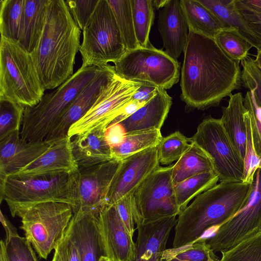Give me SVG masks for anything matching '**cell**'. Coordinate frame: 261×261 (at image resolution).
I'll return each mask as SVG.
<instances>
[{"instance_id":"cell-13","label":"cell","mask_w":261,"mask_h":261,"mask_svg":"<svg viewBox=\"0 0 261 261\" xmlns=\"http://www.w3.org/2000/svg\"><path fill=\"white\" fill-rule=\"evenodd\" d=\"M121 161L113 160L72 173L73 212L99 213L107 205L112 180Z\"/></svg>"},{"instance_id":"cell-51","label":"cell","mask_w":261,"mask_h":261,"mask_svg":"<svg viewBox=\"0 0 261 261\" xmlns=\"http://www.w3.org/2000/svg\"><path fill=\"white\" fill-rule=\"evenodd\" d=\"M1 221L5 230L6 237L18 234L17 229L1 211Z\"/></svg>"},{"instance_id":"cell-50","label":"cell","mask_w":261,"mask_h":261,"mask_svg":"<svg viewBox=\"0 0 261 261\" xmlns=\"http://www.w3.org/2000/svg\"><path fill=\"white\" fill-rule=\"evenodd\" d=\"M157 87L142 85L133 94L132 100L147 102L155 94Z\"/></svg>"},{"instance_id":"cell-12","label":"cell","mask_w":261,"mask_h":261,"mask_svg":"<svg viewBox=\"0 0 261 261\" xmlns=\"http://www.w3.org/2000/svg\"><path fill=\"white\" fill-rule=\"evenodd\" d=\"M172 167H160L134 193L133 200L143 223L177 216L181 212L175 195Z\"/></svg>"},{"instance_id":"cell-31","label":"cell","mask_w":261,"mask_h":261,"mask_svg":"<svg viewBox=\"0 0 261 261\" xmlns=\"http://www.w3.org/2000/svg\"><path fill=\"white\" fill-rule=\"evenodd\" d=\"M219 178L215 171L197 174L174 184L176 201L182 212L189 202L199 194L215 186Z\"/></svg>"},{"instance_id":"cell-5","label":"cell","mask_w":261,"mask_h":261,"mask_svg":"<svg viewBox=\"0 0 261 261\" xmlns=\"http://www.w3.org/2000/svg\"><path fill=\"white\" fill-rule=\"evenodd\" d=\"M44 91L31 55L18 42L1 37L0 99L32 107L39 102Z\"/></svg>"},{"instance_id":"cell-24","label":"cell","mask_w":261,"mask_h":261,"mask_svg":"<svg viewBox=\"0 0 261 261\" xmlns=\"http://www.w3.org/2000/svg\"><path fill=\"white\" fill-rule=\"evenodd\" d=\"M106 127L100 126L71 138L72 153L79 168L113 160L111 147L105 138Z\"/></svg>"},{"instance_id":"cell-57","label":"cell","mask_w":261,"mask_h":261,"mask_svg":"<svg viewBox=\"0 0 261 261\" xmlns=\"http://www.w3.org/2000/svg\"><path fill=\"white\" fill-rule=\"evenodd\" d=\"M160 261H162V260H161Z\"/></svg>"},{"instance_id":"cell-36","label":"cell","mask_w":261,"mask_h":261,"mask_svg":"<svg viewBox=\"0 0 261 261\" xmlns=\"http://www.w3.org/2000/svg\"><path fill=\"white\" fill-rule=\"evenodd\" d=\"M214 39L228 57L239 63L248 56L249 51L252 47L246 39L232 29L221 30Z\"/></svg>"},{"instance_id":"cell-30","label":"cell","mask_w":261,"mask_h":261,"mask_svg":"<svg viewBox=\"0 0 261 261\" xmlns=\"http://www.w3.org/2000/svg\"><path fill=\"white\" fill-rule=\"evenodd\" d=\"M162 138L161 130L152 129L127 133L121 144L111 148L113 160L121 161L137 153L157 147Z\"/></svg>"},{"instance_id":"cell-34","label":"cell","mask_w":261,"mask_h":261,"mask_svg":"<svg viewBox=\"0 0 261 261\" xmlns=\"http://www.w3.org/2000/svg\"><path fill=\"white\" fill-rule=\"evenodd\" d=\"M206 239L201 238L180 248L166 249L162 254V261H220Z\"/></svg>"},{"instance_id":"cell-20","label":"cell","mask_w":261,"mask_h":261,"mask_svg":"<svg viewBox=\"0 0 261 261\" xmlns=\"http://www.w3.org/2000/svg\"><path fill=\"white\" fill-rule=\"evenodd\" d=\"M99 213L77 211L73 213L67 231L81 261H99L106 257L97 217Z\"/></svg>"},{"instance_id":"cell-23","label":"cell","mask_w":261,"mask_h":261,"mask_svg":"<svg viewBox=\"0 0 261 261\" xmlns=\"http://www.w3.org/2000/svg\"><path fill=\"white\" fill-rule=\"evenodd\" d=\"M172 103V98L164 89L157 87L154 95L143 107L121 123L126 133L161 130Z\"/></svg>"},{"instance_id":"cell-43","label":"cell","mask_w":261,"mask_h":261,"mask_svg":"<svg viewBox=\"0 0 261 261\" xmlns=\"http://www.w3.org/2000/svg\"><path fill=\"white\" fill-rule=\"evenodd\" d=\"M133 195L121 198L114 205L128 231L133 238L136 229L143 223V219L136 207Z\"/></svg>"},{"instance_id":"cell-2","label":"cell","mask_w":261,"mask_h":261,"mask_svg":"<svg viewBox=\"0 0 261 261\" xmlns=\"http://www.w3.org/2000/svg\"><path fill=\"white\" fill-rule=\"evenodd\" d=\"M80 35L66 1L49 0L42 33L30 54L45 90L57 88L73 74Z\"/></svg>"},{"instance_id":"cell-46","label":"cell","mask_w":261,"mask_h":261,"mask_svg":"<svg viewBox=\"0 0 261 261\" xmlns=\"http://www.w3.org/2000/svg\"><path fill=\"white\" fill-rule=\"evenodd\" d=\"M54 250L51 261H81L79 252L67 229Z\"/></svg>"},{"instance_id":"cell-37","label":"cell","mask_w":261,"mask_h":261,"mask_svg":"<svg viewBox=\"0 0 261 261\" xmlns=\"http://www.w3.org/2000/svg\"><path fill=\"white\" fill-rule=\"evenodd\" d=\"M221 253L220 261H261V229Z\"/></svg>"},{"instance_id":"cell-9","label":"cell","mask_w":261,"mask_h":261,"mask_svg":"<svg viewBox=\"0 0 261 261\" xmlns=\"http://www.w3.org/2000/svg\"><path fill=\"white\" fill-rule=\"evenodd\" d=\"M114 64L119 77L143 85L166 90L179 79L180 63L152 45L127 50Z\"/></svg>"},{"instance_id":"cell-29","label":"cell","mask_w":261,"mask_h":261,"mask_svg":"<svg viewBox=\"0 0 261 261\" xmlns=\"http://www.w3.org/2000/svg\"><path fill=\"white\" fill-rule=\"evenodd\" d=\"M214 171L209 156L197 144L192 142L189 149L173 165L172 179L173 184L201 173Z\"/></svg>"},{"instance_id":"cell-55","label":"cell","mask_w":261,"mask_h":261,"mask_svg":"<svg viewBox=\"0 0 261 261\" xmlns=\"http://www.w3.org/2000/svg\"><path fill=\"white\" fill-rule=\"evenodd\" d=\"M99 261H111V260L109 258H108L107 257L102 256L101 257Z\"/></svg>"},{"instance_id":"cell-53","label":"cell","mask_w":261,"mask_h":261,"mask_svg":"<svg viewBox=\"0 0 261 261\" xmlns=\"http://www.w3.org/2000/svg\"><path fill=\"white\" fill-rule=\"evenodd\" d=\"M169 0H156L153 1L154 8L156 9L163 8L167 4Z\"/></svg>"},{"instance_id":"cell-42","label":"cell","mask_w":261,"mask_h":261,"mask_svg":"<svg viewBox=\"0 0 261 261\" xmlns=\"http://www.w3.org/2000/svg\"><path fill=\"white\" fill-rule=\"evenodd\" d=\"M246 128V145L244 159V182L251 183L256 170L261 168V159L255 150L251 133V121L249 113L246 110L244 114Z\"/></svg>"},{"instance_id":"cell-48","label":"cell","mask_w":261,"mask_h":261,"mask_svg":"<svg viewBox=\"0 0 261 261\" xmlns=\"http://www.w3.org/2000/svg\"><path fill=\"white\" fill-rule=\"evenodd\" d=\"M126 134L125 128L121 123H113L107 127L105 138L112 148L121 144L124 141Z\"/></svg>"},{"instance_id":"cell-28","label":"cell","mask_w":261,"mask_h":261,"mask_svg":"<svg viewBox=\"0 0 261 261\" xmlns=\"http://www.w3.org/2000/svg\"><path fill=\"white\" fill-rule=\"evenodd\" d=\"M189 31L214 38L225 28L215 15L198 0H180Z\"/></svg>"},{"instance_id":"cell-18","label":"cell","mask_w":261,"mask_h":261,"mask_svg":"<svg viewBox=\"0 0 261 261\" xmlns=\"http://www.w3.org/2000/svg\"><path fill=\"white\" fill-rule=\"evenodd\" d=\"M79 166L73 156L71 138L68 136L55 141L49 148L33 162L12 175L35 177L71 174Z\"/></svg>"},{"instance_id":"cell-6","label":"cell","mask_w":261,"mask_h":261,"mask_svg":"<svg viewBox=\"0 0 261 261\" xmlns=\"http://www.w3.org/2000/svg\"><path fill=\"white\" fill-rule=\"evenodd\" d=\"M73 215L69 204L56 201L36 203L16 210L20 227L38 256L46 259L63 238Z\"/></svg>"},{"instance_id":"cell-39","label":"cell","mask_w":261,"mask_h":261,"mask_svg":"<svg viewBox=\"0 0 261 261\" xmlns=\"http://www.w3.org/2000/svg\"><path fill=\"white\" fill-rule=\"evenodd\" d=\"M25 107L15 102L0 99V140L21 128Z\"/></svg>"},{"instance_id":"cell-54","label":"cell","mask_w":261,"mask_h":261,"mask_svg":"<svg viewBox=\"0 0 261 261\" xmlns=\"http://www.w3.org/2000/svg\"><path fill=\"white\" fill-rule=\"evenodd\" d=\"M255 61L257 65L261 69V49L257 50V55Z\"/></svg>"},{"instance_id":"cell-17","label":"cell","mask_w":261,"mask_h":261,"mask_svg":"<svg viewBox=\"0 0 261 261\" xmlns=\"http://www.w3.org/2000/svg\"><path fill=\"white\" fill-rule=\"evenodd\" d=\"M106 257L111 261H135L136 244L114 204L106 205L97 217Z\"/></svg>"},{"instance_id":"cell-45","label":"cell","mask_w":261,"mask_h":261,"mask_svg":"<svg viewBox=\"0 0 261 261\" xmlns=\"http://www.w3.org/2000/svg\"><path fill=\"white\" fill-rule=\"evenodd\" d=\"M99 0H67L66 3L79 28L83 30L91 19Z\"/></svg>"},{"instance_id":"cell-22","label":"cell","mask_w":261,"mask_h":261,"mask_svg":"<svg viewBox=\"0 0 261 261\" xmlns=\"http://www.w3.org/2000/svg\"><path fill=\"white\" fill-rule=\"evenodd\" d=\"M176 216L142 223L137 227L135 261H160L170 232L177 223Z\"/></svg>"},{"instance_id":"cell-26","label":"cell","mask_w":261,"mask_h":261,"mask_svg":"<svg viewBox=\"0 0 261 261\" xmlns=\"http://www.w3.org/2000/svg\"><path fill=\"white\" fill-rule=\"evenodd\" d=\"M246 111L241 92L229 96L228 104L223 108L220 118L222 125L233 146L244 160L246 145V128L244 114Z\"/></svg>"},{"instance_id":"cell-10","label":"cell","mask_w":261,"mask_h":261,"mask_svg":"<svg viewBox=\"0 0 261 261\" xmlns=\"http://www.w3.org/2000/svg\"><path fill=\"white\" fill-rule=\"evenodd\" d=\"M212 160L220 182H243L244 160L233 146L220 119L208 116L191 138Z\"/></svg>"},{"instance_id":"cell-56","label":"cell","mask_w":261,"mask_h":261,"mask_svg":"<svg viewBox=\"0 0 261 261\" xmlns=\"http://www.w3.org/2000/svg\"><path fill=\"white\" fill-rule=\"evenodd\" d=\"M0 261H3L1 258H0Z\"/></svg>"},{"instance_id":"cell-11","label":"cell","mask_w":261,"mask_h":261,"mask_svg":"<svg viewBox=\"0 0 261 261\" xmlns=\"http://www.w3.org/2000/svg\"><path fill=\"white\" fill-rule=\"evenodd\" d=\"M261 229V168L253 176L251 190L244 206L220 225L214 234L207 239L216 252L228 250Z\"/></svg>"},{"instance_id":"cell-27","label":"cell","mask_w":261,"mask_h":261,"mask_svg":"<svg viewBox=\"0 0 261 261\" xmlns=\"http://www.w3.org/2000/svg\"><path fill=\"white\" fill-rule=\"evenodd\" d=\"M220 21L225 29L236 31L257 50L261 44L248 26L236 5V0H198Z\"/></svg>"},{"instance_id":"cell-44","label":"cell","mask_w":261,"mask_h":261,"mask_svg":"<svg viewBox=\"0 0 261 261\" xmlns=\"http://www.w3.org/2000/svg\"><path fill=\"white\" fill-rule=\"evenodd\" d=\"M244 105L250 117L252 141L256 152L261 159V108L252 91H248L244 98Z\"/></svg>"},{"instance_id":"cell-41","label":"cell","mask_w":261,"mask_h":261,"mask_svg":"<svg viewBox=\"0 0 261 261\" xmlns=\"http://www.w3.org/2000/svg\"><path fill=\"white\" fill-rule=\"evenodd\" d=\"M243 69L241 73V82L252 91L256 103L261 108V69L255 59L248 56L241 61Z\"/></svg>"},{"instance_id":"cell-4","label":"cell","mask_w":261,"mask_h":261,"mask_svg":"<svg viewBox=\"0 0 261 261\" xmlns=\"http://www.w3.org/2000/svg\"><path fill=\"white\" fill-rule=\"evenodd\" d=\"M105 66H81L55 90L44 94L36 105L25 107L21 138L28 142L44 141L63 111Z\"/></svg>"},{"instance_id":"cell-35","label":"cell","mask_w":261,"mask_h":261,"mask_svg":"<svg viewBox=\"0 0 261 261\" xmlns=\"http://www.w3.org/2000/svg\"><path fill=\"white\" fill-rule=\"evenodd\" d=\"M110 5L127 50L139 47L136 37L130 0H107Z\"/></svg>"},{"instance_id":"cell-52","label":"cell","mask_w":261,"mask_h":261,"mask_svg":"<svg viewBox=\"0 0 261 261\" xmlns=\"http://www.w3.org/2000/svg\"><path fill=\"white\" fill-rule=\"evenodd\" d=\"M246 8L261 13V0H238Z\"/></svg>"},{"instance_id":"cell-15","label":"cell","mask_w":261,"mask_h":261,"mask_svg":"<svg viewBox=\"0 0 261 261\" xmlns=\"http://www.w3.org/2000/svg\"><path fill=\"white\" fill-rule=\"evenodd\" d=\"M157 147L148 148L121 161L109 189L107 205L114 204L121 198L133 194L144 181L160 167Z\"/></svg>"},{"instance_id":"cell-25","label":"cell","mask_w":261,"mask_h":261,"mask_svg":"<svg viewBox=\"0 0 261 261\" xmlns=\"http://www.w3.org/2000/svg\"><path fill=\"white\" fill-rule=\"evenodd\" d=\"M49 2V0H25L18 42L30 54L36 48L42 33Z\"/></svg>"},{"instance_id":"cell-16","label":"cell","mask_w":261,"mask_h":261,"mask_svg":"<svg viewBox=\"0 0 261 261\" xmlns=\"http://www.w3.org/2000/svg\"><path fill=\"white\" fill-rule=\"evenodd\" d=\"M116 75L114 66L105 65L61 113L45 141H55L68 136L70 127L87 113Z\"/></svg>"},{"instance_id":"cell-8","label":"cell","mask_w":261,"mask_h":261,"mask_svg":"<svg viewBox=\"0 0 261 261\" xmlns=\"http://www.w3.org/2000/svg\"><path fill=\"white\" fill-rule=\"evenodd\" d=\"M80 52L82 67L102 66L115 63L126 51L112 9L107 0H99L83 30Z\"/></svg>"},{"instance_id":"cell-19","label":"cell","mask_w":261,"mask_h":261,"mask_svg":"<svg viewBox=\"0 0 261 261\" xmlns=\"http://www.w3.org/2000/svg\"><path fill=\"white\" fill-rule=\"evenodd\" d=\"M54 141L28 142L20 131L0 140V177L12 175L42 154Z\"/></svg>"},{"instance_id":"cell-32","label":"cell","mask_w":261,"mask_h":261,"mask_svg":"<svg viewBox=\"0 0 261 261\" xmlns=\"http://www.w3.org/2000/svg\"><path fill=\"white\" fill-rule=\"evenodd\" d=\"M1 37L18 42L22 24L25 0H1Z\"/></svg>"},{"instance_id":"cell-7","label":"cell","mask_w":261,"mask_h":261,"mask_svg":"<svg viewBox=\"0 0 261 261\" xmlns=\"http://www.w3.org/2000/svg\"><path fill=\"white\" fill-rule=\"evenodd\" d=\"M1 202L5 200L14 212L36 203L56 201L73 206L72 173L35 177H0Z\"/></svg>"},{"instance_id":"cell-1","label":"cell","mask_w":261,"mask_h":261,"mask_svg":"<svg viewBox=\"0 0 261 261\" xmlns=\"http://www.w3.org/2000/svg\"><path fill=\"white\" fill-rule=\"evenodd\" d=\"M180 98L191 109L219 105L241 84L239 63L228 57L214 38L189 31L183 51Z\"/></svg>"},{"instance_id":"cell-3","label":"cell","mask_w":261,"mask_h":261,"mask_svg":"<svg viewBox=\"0 0 261 261\" xmlns=\"http://www.w3.org/2000/svg\"><path fill=\"white\" fill-rule=\"evenodd\" d=\"M251 186L252 182H220L196 196L178 215L172 248L192 244L230 219L245 205Z\"/></svg>"},{"instance_id":"cell-14","label":"cell","mask_w":261,"mask_h":261,"mask_svg":"<svg viewBox=\"0 0 261 261\" xmlns=\"http://www.w3.org/2000/svg\"><path fill=\"white\" fill-rule=\"evenodd\" d=\"M142 85L126 81L116 74L90 109L70 127L68 136L72 138L100 126L107 128L132 100Z\"/></svg>"},{"instance_id":"cell-38","label":"cell","mask_w":261,"mask_h":261,"mask_svg":"<svg viewBox=\"0 0 261 261\" xmlns=\"http://www.w3.org/2000/svg\"><path fill=\"white\" fill-rule=\"evenodd\" d=\"M191 138H188L179 131L163 137L158 146L159 163L169 165L178 161L191 145Z\"/></svg>"},{"instance_id":"cell-47","label":"cell","mask_w":261,"mask_h":261,"mask_svg":"<svg viewBox=\"0 0 261 261\" xmlns=\"http://www.w3.org/2000/svg\"><path fill=\"white\" fill-rule=\"evenodd\" d=\"M236 5L249 29L261 44V13L250 10L236 0Z\"/></svg>"},{"instance_id":"cell-33","label":"cell","mask_w":261,"mask_h":261,"mask_svg":"<svg viewBox=\"0 0 261 261\" xmlns=\"http://www.w3.org/2000/svg\"><path fill=\"white\" fill-rule=\"evenodd\" d=\"M136 37L139 47L146 48L152 45L149 33L154 18L152 0H130Z\"/></svg>"},{"instance_id":"cell-49","label":"cell","mask_w":261,"mask_h":261,"mask_svg":"<svg viewBox=\"0 0 261 261\" xmlns=\"http://www.w3.org/2000/svg\"><path fill=\"white\" fill-rule=\"evenodd\" d=\"M147 102L139 100H131L123 109L120 114L110 124L120 123L131 116ZM109 124V125H110Z\"/></svg>"},{"instance_id":"cell-40","label":"cell","mask_w":261,"mask_h":261,"mask_svg":"<svg viewBox=\"0 0 261 261\" xmlns=\"http://www.w3.org/2000/svg\"><path fill=\"white\" fill-rule=\"evenodd\" d=\"M3 243L7 261H38L31 244L18 234L6 238Z\"/></svg>"},{"instance_id":"cell-21","label":"cell","mask_w":261,"mask_h":261,"mask_svg":"<svg viewBox=\"0 0 261 261\" xmlns=\"http://www.w3.org/2000/svg\"><path fill=\"white\" fill-rule=\"evenodd\" d=\"M158 26L165 52L177 61L186 46L189 34L188 25L180 1H168L159 12Z\"/></svg>"}]
</instances>
